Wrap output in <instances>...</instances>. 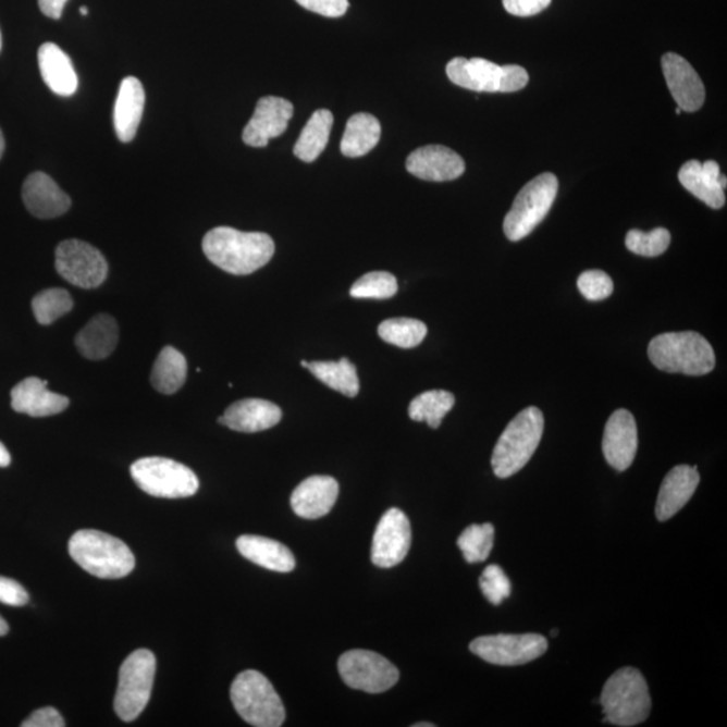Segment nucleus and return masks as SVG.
Instances as JSON below:
<instances>
[{
  "mask_svg": "<svg viewBox=\"0 0 727 727\" xmlns=\"http://www.w3.org/2000/svg\"><path fill=\"white\" fill-rule=\"evenodd\" d=\"M338 482L329 476H312L292 494V508L303 519H320L331 513L338 497Z\"/></svg>",
  "mask_w": 727,
  "mask_h": 727,
  "instance_id": "412c9836",
  "label": "nucleus"
},
{
  "mask_svg": "<svg viewBox=\"0 0 727 727\" xmlns=\"http://www.w3.org/2000/svg\"><path fill=\"white\" fill-rule=\"evenodd\" d=\"M38 66L45 84L53 94L72 96L78 88V77L70 57L56 44H44L38 49Z\"/></svg>",
  "mask_w": 727,
  "mask_h": 727,
  "instance_id": "a878e982",
  "label": "nucleus"
},
{
  "mask_svg": "<svg viewBox=\"0 0 727 727\" xmlns=\"http://www.w3.org/2000/svg\"><path fill=\"white\" fill-rule=\"evenodd\" d=\"M530 82L525 67L519 65H504L502 66V78H500V94L518 93V90L526 87Z\"/></svg>",
  "mask_w": 727,
  "mask_h": 727,
  "instance_id": "79ce46f5",
  "label": "nucleus"
},
{
  "mask_svg": "<svg viewBox=\"0 0 727 727\" xmlns=\"http://www.w3.org/2000/svg\"><path fill=\"white\" fill-rule=\"evenodd\" d=\"M333 113L318 110L312 113L294 146V155L304 162H315L325 150L333 127Z\"/></svg>",
  "mask_w": 727,
  "mask_h": 727,
  "instance_id": "c756f323",
  "label": "nucleus"
},
{
  "mask_svg": "<svg viewBox=\"0 0 727 727\" xmlns=\"http://www.w3.org/2000/svg\"><path fill=\"white\" fill-rule=\"evenodd\" d=\"M10 463H11L10 453L8 448H5L3 443L0 442V468H8Z\"/></svg>",
  "mask_w": 727,
  "mask_h": 727,
  "instance_id": "de8ad7c7",
  "label": "nucleus"
},
{
  "mask_svg": "<svg viewBox=\"0 0 727 727\" xmlns=\"http://www.w3.org/2000/svg\"><path fill=\"white\" fill-rule=\"evenodd\" d=\"M434 726H435L434 724H429V723L412 725V727H434Z\"/></svg>",
  "mask_w": 727,
  "mask_h": 727,
  "instance_id": "3c124183",
  "label": "nucleus"
},
{
  "mask_svg": "<svg viewBox=\"0 0 727 727\" xmlns=\"http://www.w3.org/2000/svg\"><path fill=\"white\" fill-rule=\"evenodd\" d=\"M0 602L9 606H24L28 602V594L14 579L0 577Z\"/></svg>",
  "mask_w": 727,
  "mask_h": 727,
  "instance_id": "37998d69",
  "label": "nucleus"
},
{
  "mask_svg": "<svg viewBox=\"0 0 727 727\" xmlns=\"http://www.w3.org/2000/svg\"><path fill=\"white\" fill-rule=\"evenodd\" d=\"M556 633H558V630H553V636H556Z\"/></svg>",
  "mask_w": 727,
  "mask_h": 727,
  "instance_id": "6e6d98bb",
  "label": "nucleus"
},
{
  "mask_svg": "<svg viewBox=\"0 0 727 727\" xmlns=\"http://www.w3.org/2000/svg\"><path fill=\"white\" fill-rule=\"evenodd\" d=\"M382 126L371 113H356L346 123L341 152L345 157L359 158L368 155L379 144Z\"/></svg>",
  "mask_w": 727,
  "mask_h": 727,
  "instance_id": "c85d7f7f",
  "label": "nucleus"
},
{
  "mask_svg": "<svg viewBox=\"0 0 727 727\" xmlns=\"http://www.w3.org/2000/svg\"><path fill=\"white\" fill-rule=\"evenodd\" d=\"M56 269L71 285L85 289L103 285L108 275L103 254L82 241H65L57 247Z\"/></svg>",
  "mask_w": 727,
  "mask_h": 727,
  "instance_id": "9b49d317",
  "label": "nucleus"
},
{
  "mask_svg": "<svg viewBox=\"0 0 727 727\" xmlns=\"http://www.w3.org/2000/svg\"><path fill=\"white\" fill-rule=\"evenodd\" d=\"M22 727H64L65 720L54 707L36 710L21 724Z\"/></svg>",
  "mask_w": 727,
  "mask_h": 727,
  "instance_id": "a18cd8bd",
  "label": "nucleus"
},
{
  "mask_svg": "<svg viewBox=\"0 0 727 727\" xmlns=\"http://www.w3.org/2000/svg\"><path fill=\"white\" fill-rule=\"evenodd\" d=\"M66 396L48 390L47 380L27 378L11 391V407L33 418L52 417L70 406Z\"/></svg>",
  "mask_w": 727,
  "mask_h": 727,
  "instance_id": "6ab92c4d",
  "label": "nucleus"
},
{
  "mask_svg": "<svg viewBox=\"0 0 727 727\" xmlns=\"http://www.w3.org/2000/svg\"><path fill=\"white\" fill-rule=\"evenodd\" d=\"M294 107L288 100L278 96H266L258 101L251 121L243 131L244 144L251 147H266L270 139L285 133Z\"/></svg>",
  "mask_w": 727,
  "mask_h": 727,
  "instance_id": "4468645a",
  "label": "nucleus"
},
{
  "mask_svg": "<svg viewBox=\"0 0 727 727\" xmlns=\"http://www.w3.org/2000/svg\"><path fill=\"white\" fill-rule=\"evenodd\" d=\"M428 334V326L412 318H391L379 326V336L385 343L399 348H416Z\"/></svg>",
  "mask_w": 727,
  "mask_h": 727,
  "instance_id": "72a5a7b5",
  "label": "nucleus"
},
{
  "mask_svg": "<svg viewBox=\"0 0 727 727\" xmlns=\"http://www.w3.org/2000/svg\"><path fill=\"white\" fill-rule=\"evenodd\" d=\"M118 341L116 321L111 316L99 315L78 332L76 346L85 359L103 360L116 349Z\"/></svg>",
  "mask_w": 727,
  "mask_h": 727,
  "instance_id": "cd10ccee",
  "label": "nucleus"
},
{
  "mask_svg": "<svg viewBox=\"0 0 727 727\" xmlns=\"http://www.w3.org/2000/svg\"><path fill=\"white\" fill-rule=\"evenodd\" d=\"M187 378L185 356L173 346H167L157 357L151 372V384L163 395H173L182 389Z\"/></svg>",
  "mask_w": 727,
  "mask_h": 727,
  "instance_id": "7c9ffc66",
  "label": "nucleus"
},
{
  "mask_svg": "<svg viewBox=\"0 0 727 727\" xmlns=\"http://www.w3.org/2000/svg\"><path fill=\"white\" fill-rule=\"evenodd\" d=\"M4 152V136L2 130H0V158H2Z\"/></svg>",
  "mask_w": 727,
  "mask_h": 727,
  "instance_id": "8fccbe9b",
  "label": "nucleus"
},
{
  "mask_svg": "<svg viewBox=\"0 0 727 727\" xmlns=\"http://www.w3.org/2000/svg\"><path fill=\"white\" fill-rule=\"evenodd\" d=\"M308 369L329 389L341 392L348 397H355L359 394L360 383L355 364L345 359V357L338 361L308 362Z\"/></svg>",
  "mask_w": 727,
  "mask_h": 727,
  "instance_id": "2f4dec72",
  "label": "nucleus"
},
{
  "mask_svg": "<svg viewBox=\"0 0 727 727\" xmlns=\"http://www.w3.org/2000/svg\"><path fill=\"white\" fill-rule=\"evenodd\" d=\"M662 70L673 98L681 111L701 110L706 90L690 62L676 53H667L662 59Z\"/></svg>",
  "mask_w": 727,
  "mask_h": 727,
  "instance_id": "dca6fc26",
  "label": "nucleus"
},
{
  "mask_svg": "<svg viewBox=\"0 0 727 727\" xmlns=\"http://www.w3.org/2000/svg\"><path fill=\"white\" fill-rule=\"evenodd\" d=\"M456 403L452 392L433 390L423 392L410 403L408 416L416 422H426L431 429H439L443 418Z\"/></svg>",
  "mask_w": 727,
  "mask_h": 727,
  "instance_id": "473e14b6",
  "label": "nucleus"
},
{
  "mask_svg": "<svg viewBox=\"0 0 727 727\" xmlns=\"http://www.w3.org/2000/svg\"><path fill=\"white\" fill-rule=\"evenodd\" d=\"M638 424L628 410L612 414L605 426L602 452L607 464L618 471L627 470L638 453Z\"/></svg>",
  "mask_w": 727,
  "mask_h": 727,
  "instance_id": "2eb2a0df",
  "label": "nucleus"
},
{
  "mask_svg": "<svg viewBox=\"0 0 727 727\" xmlns=\"http://www.w3.org/2000/svg\"><path fill=\"white\" fill-rule=\"evenodd\" d=\"M558 186L553 173H543L522 187L505 215L504 234L508 241H521L542 223L558 195Z\"/></svg>",
  "mask_w": 727,
  "mask_h": 727,
  "instance_id": "6e6552de",
  "label": "nucleus"
},
{
  "mask_svg": "<svg viewBox=\"0 0 727 727\" xmlns=\"http://www.w3.org/2000/svg\"><path fill=\"white\" fill-rule=\"evenodd\" d=\"M680 113H681V110H680V108H679V107H678V108H676V115H680Z\"/></svg>",
  "mask_w": 727,
  "mask_h": 727,
  "instance_id": "864d4df0",
  "label": "nucleus"
},
{
  "mask_svg": "<svg viewBox=\"0 0 727 727\" xmlns=\"http://www.w3.org/2000/svg\"><path fill=\"white\" fill-rule=\"evenodd\" d=\"M231 700L241 717L257 727H280L286 710L271 681L263 674L248 669L236 676L231 686Z\"/></svg>",
  "mask_w": 727,
  "mask_h": 727,
  "instance_id": "423d86ee",
  "label": "nucleus"
},
{
  "mask_svg": "<svg viewBox=\"0 0 727 727\" xmlns=\"http://www.w3.org/2000/svg\"><path fill=\"white\" fill-rule=\"evenodd\" d=\"M67 0H38L39 9L48 19L60 20L62 11H64Z\"/></svg>",
  "mask_w": 727,
  "mask_h": 727,
  "instance_id": "49530a36",
  "label": "nucleus"
},
{
  "mask_svg": "<svg viewBox=\"0 0 727 727\" xmlns=\"http://www.w3.org/2000/svg\"><path fill=\"white\" fill-rule=\"evenodd\" d=\"M338 671L346 686L369 694L387 691L399 680V671L394 664L372 651L344 653L338 661Z\"/></svg>",
  "mask_w": 727,
  "mask_h": 727,
  "instance_id": "9d476101",
  "label": "nucleus"
},
{
  "mask_svg": "<svg viewBox=\"0 0 727 727\" xmlns=\"http://www.w3.org/2000/svg\"><path fill=\"white\" fill-rule=\"evenodd\" d=\"M295 2L311 13L328 16V19H338L349 8V0H295Z\"/></svg>",
  "mask_w": 727,
  "mask_h": 727,
  "instance_id": "a19ab883",
  "label": "nucleus"
},
{
  "mask_svg": "<svg viewBox=\"0 0 727 727\" xmlns=\"http://www.w3.org/2000/svg\"><path fill=\"white\" fill-rule=\"evenodd\" d=\"M480 588L485 599L493 605H500L510 595V582L502 567L488 566L480 578Z\"/></svg>",
  "mask_w": 727,
  "mask_h": 727,
  "instance_id": "58836bf2",
  "label": "nucleus"
},
{
  "mask_svg": "<svg viewBox=\"0 0 727 727\" xmlns=\"http://www.w3.org/2000/svg\"><path fill=\"white\" fill-rule=\"evenodd\" d=\"M411 545L410 520L403 510L391 508L380 519L372 543V564L390 569L405 560Z\"/></svg>",
  "mask_w": 727,
  "mask_h": 727,
  "instance_id": "ddd939ff",
  "label": "nucleus"
},
{
  "mask_svg": "<svg viewBox=\"0 0 727 727\" xmlns=\"http://www.w3.org/2000/svg\"><path fill=\"white\" fill-rule=\"evenodd\" d=\"M701 476L697 467L689 465H679L669 470L666 479L663 480L661 491H658L656 502V518L661 521H667L687 503L690 502L692 494L700 485Z\"/></svg>",
  "mask_w": 727,
  "mask_h": 727,
  "instance_id": "4be33fe9",
  "label": "nucleus"
},
{
  "mask_svg": "<svg viewBox=\"0 0 727 727\" xmlns=\"http://www.w3.org/2000/svg\"><path fill=\"white\" fill-rule=\"evenodd\" d=\"M146 94L144 85L135 77H126L119 88L113 108V127L119 140L128 144L138 131L144 116Z\"/></svg>",
  "mask_w": 727,
  "mask_h": 727,
  "instance_id": "b1692460",
  "label": "nucleus"
},
{
  "mask_svg": "<svg viewBox=\"0 0 727 727\" xmlns=\"http://www.w3.org/2000/svg\"><path fill=\"white\" fill-rule=\"evenodd\" d=\"M579 292L588 300H602L609 298L613 288V281L604 271L589 270L579 275L577 282Z\"/></svg>",
  "mask_w": 727,
  "mask_h": 727,
  "instance_id": "ea45409f",
  "label": "nucleus"
},
{
  "mask_svg": "<svg viewBox=\"0 0 727 727\" xmlns=\"http://www.w3.org/2000/svg\"><path fill=\"white\" fill-rule=\"evenodd\" d=\"M543 430V412L537 407H527L510 420L494 446V475L508 479L525 468L541 443Z\"/></svg>",
  "mask_w": 727,
  "mask_h": 727,
  "instance_id": "39448f33",
  "label": "nucleus"
},
{
  "mask_svg": "<svg viewBox=\"0 0 727 727\" xmlns=\"http://www.w3.org/2000/svg\"><path fill=\"white\" fill-rule=\"evenodd\" d=\"M32 308L41 325H50L73 309L71 294L64 288H48L34 297Z\"/></svg>",
  "mask_w": 727,
  "mask_h": 727,
  "instance_id": "c9c22d12",
  "label": "nucleus"
},
{
  "mask_svg": "<svg viewBox=\"0 0 727 727\" xmlns=\"http://www.w3.org/2000/svg\"><path fill=\"white\" fill-rule=\"evenodd\" d=\"M131 476L141 491L155 497H190L200 488L195 471L169 458H140L131 465Z\"/></svg>",
  "mask_w": 727,
  "mask_h": 727,
  "instance_id": "1a4fd4ad",
  "label": "nucleus"
},
{
  "mask_svg": "<svg viewBox=\"0 0 727 727\" xmlns=\"http://www.w3.org/2000/svg\"><path fill=\"white\" fill-rule=\"evenodd\" d=\"M396 293V278L385 271L369 272L350 288V295L356 299H389Z\"/></svg>",
  "mask_w": 727,
  "mask_h": 727,
  "instance_id": "4c0bfd02",
  "label": "nucleus"
},
{
  "mask_svg": "<svg viewBox=\"0 0 727 727\" xmlns=\"http://www.w3.org/2000/svg\"><path fill=\"white\" fill-rule=\"evenodd\" d=\"M79 13H82L83 15H88V9L85 8V5H83V8L79 9Z\"/></svg>",
  "mask_w": 727,
  "mask_h": 727,
  "instance_id": "603ef678",
  "label": "nucleus"
},
{
  "mask_svg": "<svg viewBox=\"0 0 727 727\" xmlns=\"http://www.w3.org/2000/svg\"><path fill=\"white\" fill-rule=\"evenodd\" d=\"M22 198L28 212L38 219H54L71 208V197L48 174L28 175L22 187Z\"/></svg>",
  "mask_w": 727,
  "mask_h": 727,
  "instance_id": "aec40b11",
  "label": "nucleus"
},
{
  "mask_svg": "<svg viewBox=\"0 0 727 727\" xmlns=\"http://www.w3.org/2000/svg\"><path fill=\"white\" fill-rule=\"evenodd\" d=\"M70 555L82 569L101 579H121L135 569L128 545L101 531H77L70 541Z\"/></svg>",
  "mask_w": 727,
  "mask_h": 727,
  "instance_id": "f03ea898",
  "label": "nucleus"
},
{
  "mask_svg": "<svg viewBox=\"0 0 727 727\" xmlns=\"http://www.w3.org/2000/svg\"><path fill=\"white\" fill-rule=\"evenodd\" d=\"M0 49H2V33H0Z\"/></svg>",
  "mask_w": 727,
  "mask_h": 727,
  "instance_id": "5fc2aeb1",
  "label": "nucleus"
},
{
  "mask_svg": "<svg viewBox=\"0 0 727 727\" xmlns=\"http://www.w3.org/2000/svg\"><path fill=\"white\" fill-rule=\"evenodd\" d=\"M671 244V234L666 229H656L651 232L632 230L625 238V246L630 252L640 257H661Z\"/></svg>",
  "mask_w": 727,
  "mask_h": 727,
  "instance_id": "e433bc0d",
  "label": "nucleus"
},
{
  "mask_svg": "<svg viewBox=\"0 0 727 727\" xmlns=\"http://www.w3.org/2000/svg\"><path fill=\"white\" fill-rule=\"evenodd\" d=\"M202 249L219 269L234 275H249L274 257L275 244L271 236L261 232L219 226L204 237Z\"/></svg>",
  "mask_w": 727,
  "mask_h": 727,
  "instance_id": "f257e3e1",
  "label": "nucleus"
},
{
  "mask_svg": "<svg viewBox=\"0 0 727 727\" xmlns=\"http://www.w3.org/2000/svg\"><path fill=\"white\" fill-rule=\"evenodd\" d=\"M236 547L244 558L267 570L278 572L294 570L295 558L292 551L285 544L272 541V539L243 535L237 539Z\"/></svg>",
  "mask_w": 727,
  "mask_h": 727,
  "instance_id": "bb28decb",
  "label": "nucleus"
},
{
  "mask_svg": "<svg viewBox=\"0 0 727 727\" xmlns=\"http://www.w3.org/2000/svg\"><path fill=\"white\" fill-rule=\"evenodd\" d=\"M9 633V624L5 623L4 618L0 616V636Z\"/></svg>",
  "mask_w": 727,
  "mask_h": 727,
  "instance_id": "09e8293b",
  "label": "nucleus"
},
{
  "mask_svg": "<svg viewBox=\"0 0 727 727\" xmlns=\"http://www.w3.org/2000/svg\"><path fill=\"white\" fill-rule=\"evenodd\" d=\"M551 0H503L504 9L516 16H532L547 9Z\"/></svg>",
  "mask_w": 727,
  "mask_h": 727,
  "instance_id": "c03bdc74",
  "label": "nucleus"
},
{
  "mask_svg": "<svg viewBox=\"0 0 727 727\" xmlns=\"http://www.w3.org/2000/svg\"><path fill=\"white\" fill-rule=\"evenodd\" d=\"M649 357L661 371L689 377H703L715 367L713 346L697 332L658 334L650 343Z\"/></svg>",
  "mask_w": 727,
  "mask_h": 727,
  "instance_id": "7ed1b4c3",
  "label": "nucleus"
},
{
  "mask_svg": "<svg viewBox=\"0 0 727 727\" xmlns=\"http://www.w3.org/2000/svg\"><path fill=\"white\" fill-rule=\"evenodd\" d=\"M600 703L605 723L630 727L650 717L652 702L649 685L639 669L625 667L607 679Z\"/></svg>",
  "mask_w": 727,
  "mask_h": 727,
  "instance_id": "20e7f679",
  "label": "nucleus"
},
{
  "mask_svg": "<svg viewBox=\"0 0 727 727\" xmlns=\"http://www.w3.org/2000/svg\"><path fill=\"white\" fill-rule=\"evenodd\" d=\"M156 671L157 658L149 650L135 651L123 662L113 707L124 723H133L146 708Z\"/></svg>",
  "mask_w": 727,
  "mask_h": 727,
  "instance_id": "0eeeda50",
  "label": "nucleus"
},
{
  "mask_svg": "<svg viewBox=\"0 0 727 727\" xmlns=\"http://www.w3.org/2000/svg\"><path fill=\"white\" fill-rule=\"evenodd\" d=\"M547 649V640L537 633L482 636L470 644V651L482 661L508 667L537 661Z\"/></svg>",
  "mask_w": 727,
  "mask_h": 727,
  "instance_id": "f8f14e48",
  "label": "nucleus"
},
{
  "mask_svg": "<svg viewBox=\"0 0 727 727\" xmlns=\"http://www.w3.org/2000/svg\"><path fill=\"white\" fill-rule=\"evenodd\" d=\"M468 564H479L491 555L494 544V527L491 522L469 526L457 541Z\"/></svg>",
  "mask_w": 727,
  "mask_h": 727,
  "instance_id": "f704fd0d",
  "label": "nucleus"
},
{
  "mask_svg": "<svg viewBox=\"0 0 727 727\" xmlns=\"http://www.w3.org/2000/svg\"><path fill=\"white\" fill-rule=\"evenodd\" d=\"M680 184L694 195L698 200L713 209L725 207L726 177L720 174L719 164L715 161L701 163L697 159L686 162L678 174Z\"/></svg>",
  "mask_w": 727,
  "mask_h": 727,
  "instance_id": "a211bd4d",
  "label": "nucleus"
},
{
  "mask_svg": "<svg viewBox=\"0 0 727 727\" xmlns=\"http://www.w3.org/2000/svg\"><path fill=\"white\" fill-rule=\"evenodd\" d=\"M406 168L417 178L433 182L457 180L465 173L463 157L440 145L424 146L412 151L407 158Z\"/></svg>",
  "mask_w": 727,
  "mask_h": 727,
  "instance_id": "f3484780",
  "label": "nucleus"
},
{
  "mask_svg": "<svg viewBox=\"0 0 727 727\" xmlns=\"http://www.w3.org/2000/svg\"><path fill=\"white\" fill-rule=\"evenodd\" d=\"M281 408L264 399H243L226 408L219 423L238 433H259L281 422Z\"/></svg>",
  "mask_w": 727,
  "mask_h": 727,
  "instance_id": "5701e85b",
  "label": "nucleus"
},
{
  "mask_svg": "<svg viewBox=\"0 0 727 727\" xmlns=\"http://www.w3.org/2000/svg\"><path fill=\"white\" fill-rule=\"evenodd\" d=\"M446 75L458 87L473 93H498L502 66L485 59L456 57L446 66Z\"/></svg>",
  "mask_w": 727,
  "mask_h": 727,
  "instance_id": "393cba45",
  "label": "nucleus"
}]
</instances>
